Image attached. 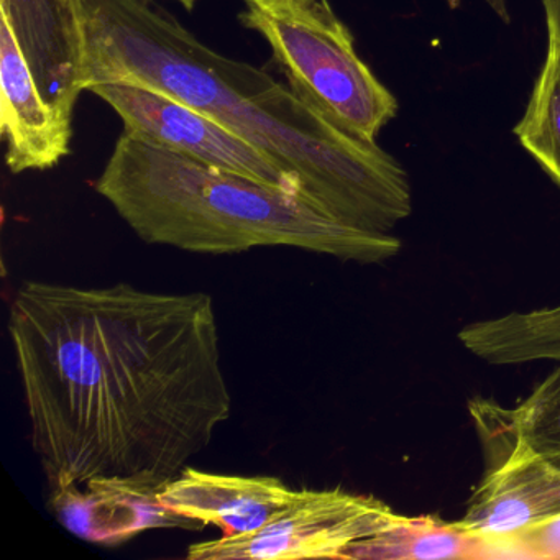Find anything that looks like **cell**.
Listing matches in <instances>:
<instances>
[{"label": "cell", "instance_id": "7c38bea8", "mask_svg": "<svg viewBox=\"0 0 560 560\" xmlns=\"http://www.w3.org/2000/svg\"><path fill=\"white\" fill-rule=\"evenodd\" d=\"M470 411L483 441L517 445L560 467V362L516 408L478 399Z\"/></svg>", "mask_w": 560, "mask_h": 560}, {"label": "cell", "instance_id": "ba28073f", "mask_svg": "<svg viewBox=\"0 0 560 560\" xmlns=\"http://www.w3.org/2000/svg\"><path fill=\"white\" fill-rule=\"evenodd\" d=\"M0 15L21 47L44 100L73 120L81 90V0H0Z\"/></svg>", "mask_w": 560, "mask_h": 560}, {"label": "cell", "instance_id": "277c9868", "mask_svg": "<svg viewBox=\"0 0 560 560\" xmlns=\"http://www.w3.org/2000/svg\"><path fill=\"white\" fill-rule=\"evenodd\" d=\"M238 21L257 32L288 86L350 136L376 142L398 101L359 57L329 0H244Z\"/></svg>", "mask_w": 560, "mask_h": 560}, {"label": "cell", "instance_id": "30bf717a", "mask_svg": "<svg viewBox=\"0 0 560 560\" xmlns=\"http://www.w3.org/2000/svg\"><path fill=\"white\" fill-rule=\"evenodd\" d=\"M298 497L300 490L277 477L209 474L189 467L159 491L166 510L202 527L215 526L221 537L257 533Z\"/></svg>", "mask_w": 560, "mask_h": 560}, {"label": "cell", "instance_id": "7a4b0ae2", "mask_svg": "<svg viewBox=\"0 0 560 560\" xmlns=\"http://www.w3.org/2000/svg\"><path fill=\"white\" fill-rule=\"evenodd\" d=\"M81 90L129 83L160 91L267 153L327 214L392 234L412 211L402 166L343 132L267 71L218 54L152 0H81Z\"/></svg>", "mask_w": 560, "mask_h": 560}, {"label": "cell", "instance_id": "3957f363", "mask_svg": "<svg viewBox=\"0 0 560 560\" xmlns=\"http://www.w3.org/2000/svg\"><path fill=\"white\" fill-rule=\"evenodd\" d=\"M94 189L140 241L192 254L291 247L373 265L401 250L393 234L347 224L287 189L196 162L127 132L117 140Z\"/></svg>", "mask_w": 560, "mask_h": 560}, {"label": "cell", "instance_id": "2e32d148", "mask_svg": "<svg viewBox=\"0 0 560 560\" xmlns=\"http://www.w3.org/2000/svg\"><path fill=\"white\" fill-rule=\"evenodd\" d=\"M504 557L527 559H560V516L524 530L508 544Z\"/></svg>", "mask_w": 560, "mask_h": 560}, {"label": "cell", "instance_id": "e0dca14e", "mask_svg": "<svg viewBox=\"0 0 560 560\" xmlns=\"http://www.w3.org/2000/svg\"><path fill=\"white\" fill-rule=\"evenodd\" d=\"M546 14L549 48L560 51V0H540Z\"/></svg>", "mask_w": 560, "mask_h": 560}, {"label": "cell", "instance_id": "6da1fadb", "mask_svg": "<svg viewBox=\"0 0 560 560\" xmlns=\"http://www.w3.org/2000/svg\"><path fill=\"white\" fill-rule=\"evenodd\" d=\"M8 329L48 493L160 491L231 418L211 294L28 280Z\"/></svg>", "mask_w": 560, "mask_h": 560}, {"label": "cell", "instance_id": "4fadbf2b", "mask_svg": "<svg viewBox=\"0 0 560 560\" xmlns=\"http://www.w3.org/2000/svg\"><path fill=\"white\" fill-rule=\"evenodd\" d=\"M497 549L457 521L435 516H401L375 536L357 544L350 559H497Z\"/></svg>", "mask_w": 560, "mask_h": 560}, {"label": "cell", "instance_id": "5b68a950", "mask_svg": "<svg viewBox=\"0 0 560 560\" xmlns=\"http://www.w3.org/2000/svg\"><path fill=\"white\" fill-rule=\"evenodd\" d=\"M395 511L372 494L342 488L300 490L270 524L247 536L191 544L189 560L350 559L357 544L385 529Z\"/></svg>", "mask_w": 560, "mask_h": 560}, {"label": "cell", "instance_id": "9a60e30c", "mask_svg": "<svg viewBox=\"0 0 560 560\" xmlns=\"http://www.w3.org/2000/svg\"><path fill=\"white\" fill-rule=\"evenodd\" d=\"M513 132L560 188V51L547 48L529 103Z\"/></svg>", "mask_w": 560, "mask_h": 560}, {"label": "cell", "instance_id": "9c48e42d", "mask_svg": "<svg viewBox=\"0 0 560 560\" xmlns=\"http://www.w3.org/2000/svg\"><path fill=\"white\" fill-rule=\"evenodd\" d=\"M0 133L14 175L45 172L70 155L71 119L42 96L27 60L0 15Z\"/></svg>", "mask_w": 560, "mask_h": 560}, {"label": "cell", "instance_id": "8992f818", "mask_svg": "<svg viewBox=\"0 0 560 560\" xmlns=\"http://www.w3.org/2000/svg\"><path fill=\"white\" fill-rule=\"evenodd\" d=\"M86 93L100 97L122 119L124 132L303 198L298 183L267 153L182 101L129 83L94 84Z\"/></svg>", "mask_w": 560, "mask_h": 560}, {"label": "cell", "instance_id": "8fae6325", "mask_svg": "<svg viewBox=\"0 0 560 560\" xmlns=\"http://www.w3.org/2000/svg\"><path fill=\"white\" fill-rule=\"evenodd\" d=\"M48 504L70 533L91 542L120 544L143 530L162 527H202L166 510L159 491L104 478L48 493Z\"/></svg>", "mask_w": 560, "mask_h": 560}, {"label": "cell", "instance_id": "5bb4252c", "mask_svg": "<svg viewBox=\"0 0 560 560\" xmlns=\"http://www.w3.org/2000/svg\"><path fill=\"white\" fill-rule=\"evenodd\" d=\"M458 340L491 365L560 362V304L468 324L458 332Z\"/></svg>", "mask_w": 560, "mask_h": 560}, {"label": "cell", "instance_id": "52a82bcc", "mask_svg": "<svg viewBox=\"0 0 560 560\" xmlns=\"http://www.w3.org/2000/svg\"><path fill=\"white\" fill-rule=\"evenodd\" d=\"M560 516V467L517 445L488 468L457 521L490 542L498 557L517 536Z\"/></svg>", "mask_w": 560, "mask_h": 560}, {"label": "cell", "instance_id": "ac0fdd59", "mask_svg": "<svg viewBox=\"0 0 560 560\" xmlns=\"http://www.w3.org/2000/svg\"><path fill=\"white\" fill-rule=\"evenodd\" d=\"M173 2H178V4L183 5L186 11H192L195 5L198 4V0H173Z\"/></svg>", "mask_w": 560, "mask_h": 560}]
</instances>
